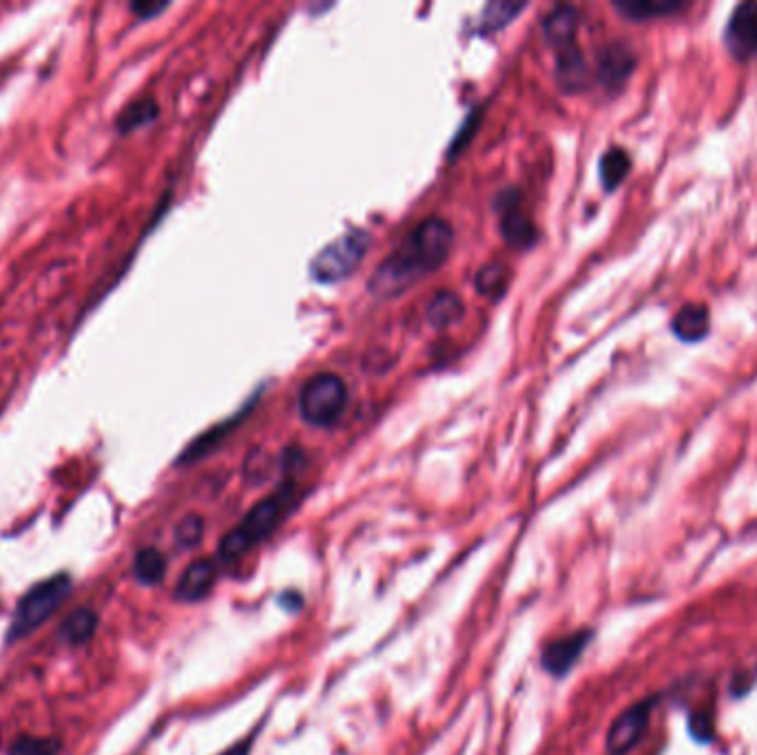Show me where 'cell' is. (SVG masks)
Here are the masks:
<instances>
[{
  "label": "cell",
  "mask_w": 757,
  "mask_h": 755,
  "mask_svg": "<svg viewBox=\"0 0 757 755\" xmlns=\"http://www.w3.org/2000/svg\"><path fill=\"white\" fill-rule=\"evenodd\" d=\"M204 537V519L199 514H187L178 526H176V543L185 550H193L199 546Z\"/></svg>",
  "instance_id": "603a6c76"
},
{
  "label": "cell",
  "mask_w": 757,
  "mask_h": 755,
  "mask_svg": "<svg viewBox=\"0 0 757 755\" xmlns=\"http://www.w3.org/2000/svg\"><path fill=\"white\" fill-rule=\"evenodd\" d=\"M633 62H636V58H633V51L629 47H625L620 42L609 45L598 58V76H600L602 85L609 87V89L620 87L629 78Z\"/></svg>",
  "instance_id": "8fae6325"
},
{
  "label": "cell",
  "mask_w": 757,
  "mask_h": 755,
  "mask_svg": "<svg viewBox=\"0 0 757 755\" xmlns=\"http://www.w3.org/2000/svg\"><path fill=\"white\" fill-rule=\"evenodd\" d=\"M523 9H525V4H521V2H505V0L503 2H490L481 11L479 29L485 31V33L499 31V29L508 27Z\"/></svg>",
  "instance_id": "44dd1931"
},
{
  "label": "cell",
  "mask_w": 757,
  "mask_h": 755,
  "mask_svg": "<svg viewBox=\"0 0 757 755\" xmlns=\"http://www.w3.org/2000/svg\"><path fill=\"white\" fill-rule=\"evenodd\" d=\"M656 700H642L622 712L607 732V752L611 755L629 754L647 732Z\"/></svg>",
  "instance_id": "8992f818"
},
{
  "label": "cell",
  "mask_w": 757,
  "mask_h": 755,
  "mask_svg": "<svg viewBox=\"0 0 757 755\" xmlns=\"http://www.w3.org/2000/svg\"><path fill=\"white\" fill-rule=\"evenodd\" d=\"M279 602H282L286 609L295 611V609H299V607L304 605V598L299 596V591H284V596L279 598Z\"/></svg>",
  "instance_id": "83f0119b"
},
{
  "label": "cell",
  "mask_w": 757,
  "mask_h": 755,
  "mask_svg": "<svg viewBox=\"0 0 757 755\" xmlns=\"http://www.w3.org/2000/svg\"><path fill=\"white\" fill-rule=\"evenodd\" d=\"M725 45L738 60L757 56V2L738 4L725 29Z\"/></svg>",
  "instance_id": "52a82bcc"
},
{
  "label": "cell",
  "mask_w": 757,
  "mask_h": 755,
  "mask_svg": "<svg viewBox=\"0 0 757 755\" xmlns=\"http://www.w3.org/2000/svg\"><path fill=\"white\" fill-rule=\"evenodd\" d=\"M671 329L682 342H702L711 331V313L705 304H687L676 313Z\"/></svg>",
  "instance_id": "5bb4252c"
},
{
  "label": "cell",
  "mask_w": 757,
  "mask_h": 755,
  "mask_svg": "<svg viewBox=\"0 0 757 755\" xmlns=\"http://www.w3.org/2000/svg\"><path fill=\"white\" fill-rule=\"evenodd\" d=\"M167 573V559L160 550L156 548H145L136 555L134 561V576L142 585H158Z\"/></svg>",
  "instance_id": "ffe728a7"
},
{
  "label": "cell",
  "mask_w": 757,
  "mask_h": 755,
  "mask_svg": "<svg viewBox=\"0 0 757 755\" xmlns=\"http://www.w3.org/2000/svg\"><path fill=\"white\" fill-rule=\"evenodd\" d=\"M169 7V2H147V0H142V2H134L131 4V11L138 16V18H154V16H158L160 11H165Z\"/></svg>",
  "instance_id": "d4e9b609"
},
{
  "label": "cell",
  "mask_w": 757,
  "mask_h": 755,
  "mask_svg": "<svg viewBox=\"0 0 757 755\" xmlns=\"http://www.w3.org/2000/svg\"><path fill=\"white\" fill-rule=\"evenodd\" d=\"M69 591H71V578L67 573H58L33 585L18 602L16 618L9 629V640L22 638L24 634L42 625L67 600Z\"/></svg>",
  "instance_id": "5b68a950"
},
{
  "label": "cell",
  "mask_w": 757,
  "mask_h": 755,
  "mask_svg": "<svg viewBox=\"0 0 757 755\" xmlns=\"http://www.w3.org/2000/svg\"><path fill=\"white\" fill-rule=\"evenodd\" d=\"M589 78H591V71L587 67L584 56L576 47V42L559 51V56H557V82L563 91H568V94L582 91L589 85Z\"/></svg>",
  "instance_id": "7c38bea8"
},
{
  "label": "cell",
  "mask_w": 757,
  "mask_h": 755,
  "mask_svg": "<svg viewBox=\"0 0 757 755\" xmlns=\"http://www.w3.org/2000/svg\"><path fill=\"white\" fill-rule=\"evenodd\" d=\"M255 741H257V729L250 732L248 736H244L242 741H237L235 745H230L228 749H224L222 754L217 755H250V747H253Z\"/></svg>",
  "instance_id": "4316f807"
},
{
  "label": "cell",
  "mask_w": 757,
  "mask_h": 755,
  "mask_svg": "<svg viewBox=\"0 0 757 755\" xmlns=\"http://www.w3.org/2000/svg\"><path fill=\"white\" fill-rule=\"evenodd\" d=\"M295 501H297V488L293 481L282 483L273 494L257 501L244 514L239 526L226 532V537L222 539L217 548V559L222 563H233L242 559L246 552H250L257 543L268 539L279 528V523L293 510Z\"/></svg>",
  "instance_id": "7a4b0ae2"
},
{
  "label": "cell",
  "mask_w": 757,
  "mask_h": 755,
  "mask_svg": "<svg viewBox=\"0 0 757 755\" xmlns=\"http://www.w3.org/2000/svg\"><path fill=\"white\" fill-rule=\"evenodd\" d=\"M591 638H593V634L589 629H580V631H573V634H568L563 638L552 640L541 654V667L554 678L568 676L569 671L573 669V665L584 654Z\"/></svg>",
  "instance_id": "ba28073f"
},
{
  "label": "cell",
  "mask_w": 757,
  "mask_h": 755,
  "mask_svg": "<svg viewBox=\"0 0 757 755\" xmlns=\"http://www.w3.org/2000/svg\"><path fill=\"white\" fill-rule=\"evenodd\" d=\"M60 749V743L58 741H51V738H29V736H22L18 738L16 743H11L9 747V755H56Z\"/></svg>",
  "instance_id": "cb8c5ba5"
},
{
  "label": "cell",
  "mask_w": 757,
  "mask_h": 755,
  "mask_svg": "<svg viewBox=\"0 0 757 755\" xmlns=\"http://www.w3.org/2000/svg\"><path fill=\"white\" fill-rule=\"evenodd\" d=\"M508 280H510V273H508V268H505L503 264H497V262H492V264L483 266V268L476 273V277H474V286H476V291H479L481 295L497 300V297H501V295L505 293Z\"/></svg>",
  "instance_id": "7402d4cb"
},
{
  "label": "cell",
  "mask_w": 757,
  "mask_h": 755,
  "mask_svg": "<svg viewBox=\"0 0 757 755\" xmlns=\"http://www.w3.org/2000/svg\"><path fill=\"white\" fill-rule=\"evenodd\" d=\"M629 171H631L629 154L620 147H611L600 158V180H602V187L607 190L616 189L627 178Z\"/></svg>",
  "instance_id": "d6986e66"
},
{
  "label": "cell",
  "mask_w": 757,
  "mask_h": 755,
  "mask_svg": "<svg viewBox=\"0 0 757 755\" xmlns=\"http://www.w3.org/2000/svg\"><path fill=\"white\" fill-rule=\"evenodd\" d=\"M499 217H501V224H499L501 235L510 246L530 248L537 242V228L530 215L521 208L519 195H501Z\"/></svg>",
  "instance_id": "9c48e42d"
},
{
  "label": "cell",
  "mask_w": 757,
  "mask_h": 755,
  "mask_svg": "<svg viewBox=\"0 0 757 755\" xmlns=\"http://www.w3.org/2000/svg\"><path fill=\"white\" fill-rule=\"evenodd\" d=\"M580 16L571 4H559L543 18V36L548 45L557 47L559 51L573 45L578 31Z\"/></svg>",
  "instance_id": "4fadbf2b"
},
{
  "label": "cell",
  "mask_w": 757,
  "mask_h": 755,
  "mask_svg": "<svg viewBox=\"0 0 757 755\" xmlns=\"http://www.w3.org/2000/svg\"><path fill=\"white\" fill-rule=\"evenodd\" d=\"M452 239L454 231L448 219L427 217L419 222L371 275L368 291L377 300H390L405 293L448 259Z\"/></svg>",
  "instance_id": "6da1fadb"
},
{
  "label": "cell",
  "mask_w": 757,
  "mask_h": 755,
  "mask_svg": "<svg viewBox=\"0 0 757 755\" xmlns=\"http://www.w3.org/2000/svg\"><path fill=\"white\" fill-rule=\"evenodd\" d=\"M348 405V388L335 373H317L304 381L297 399L302 419L315 428L335 425Z\"/></svg>",
  "instance_id": "3957f363"
},
{
  "label": "cell",
  "mask_w": 757,
  "mask_h": 755,
  "mask_svg": "<svg viewBox=\"0 0 757 755\" xmlns=\"http://www.w3.org/2000/svg\"><path fill=\"white\" fill-rule=\"evenodd\" d=\"M371 248V235L364 228H353L326 244L311 262V273L322 284H335L357 271Z\"/></svg>",
  "instance_id": "277c9868"
},
{
  "label": "cell",
  "mask_w": 757,
  "mask_h": 755,
  "mask_svg": "<svg viewBox=\"0 0 757 755\" xmlns=\"http://www.w3.org/2000/svg\"><path fill=\"white\" fill-rule=\"evenodd\" d=\"M625 18L629 20H651L658 16H667L674 11L685 9L682 2H669V0H627V2H616L613 4Z\"/></svg>",
  "instance_id": "ac0fdd59"
},
{
  "label": "cell",
  "mask_w": 757,
  "mask_h": 755,
  "mask_svg": "<svg viewBox=\"0 0 757 755\" xmlns=\"http://www.w3.org/2000/svg\"><path fill=\"white\" fill-rule=\"evenodd\" d=\"M217 582V563L210 559L193 561L176 585V598L185 602H197L208 596Z\"/></svg>",
  "instance_id": "30bf717a"
},
{
  "label": "cell",
  "mask_w": 757,
  "mask_h": 755,
  "mask_svg": "<svg viewBox=\"0 0 757 755\" xmlns=\"http://www.w3.org/2000/svg\"><path fill=\"white\" fill-rule=\"evenodd\" d=\"M160 116V107L154 98H138L134 102H129L116 118V129L118 134H131L138 131L147 125H151L156 118Z\"/></svg>",
  "instance_id": "2e32d148"
},
{
  "label": "cell",
  "mask_w": 757,
  "mask_h": 755,
  "mask_svg": "<svg viewBox=\"0 0 757 755\" xmlns=\"http://www.w3.org/2000/svg\"><path fill=\"white\" fill-rule=\"evenodd\" d=\"M463 313H465V306L454 291L434 293L427 300L425 311H423L427 326H432L434 331H445V329L454 326L463 317Z\"/></svg>",
  "instance_id": "9a60e30c"
},
{
  "label": "cell",
  "mask_w": 757,
  "mask_h": 755,
  "mask_svg": "<svg viewBox=\"0 0 757 755\" xmlns=\"http://www.w3.org/2000/svg\"><path fill=\"white\" fill-rule=\"evenodd\" d=\"M98 627V616L91 609H76L73 614H69L62 625H60V640L69 647H80L85 643L91 640V636L96 634Z\"/></svg>",
  "instance_id": "e0dca14e"
},
{
  "label": "cell",
  "mask_w": 757,
  "mask_h": 755,
  "mask_svg": "<svg viewBox=\"0 0 757 755\" xmlns=\"http://www.w3.org/2000/svg\"><path fill=\"white\" fill-rule=\"evenodd\" d=\"M691 734H694L698 741H711V734H714V729H711V718H709V716L696 714V716L691 718Z\"/></svg>",
  "instance_id": "484cf974"
}]
</instances>
